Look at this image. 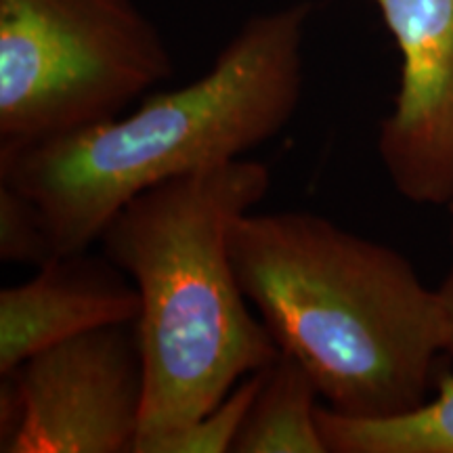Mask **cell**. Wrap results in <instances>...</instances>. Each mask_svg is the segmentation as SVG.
Listing matches in <instances>:
<instances>
[{"mask_svg": "<svg viewBox=\"0 0 453 453\" xmlns=\"http://www.w3.org/2000/svg\"><path fill=\"white\" fill-rule=\"evenodd\" d=\"M59 257L41 206L17 187L0 180V260L42 267Z\"/></svg>", "mask_w": 453, "mask_h": 453, "instance_id": "8fae6325", "label": "cell"}, {"mask_svg": "<svg viewBox=\"0 0 453 453\" xmlns=\"http://www.w3.org/2000/svg\"><path fill=\"white\" fill-rule=\"evenodd\" d=\"M311 15L307 0L252 15L194 82L124 118L0 151V180L41 206L59 257L88 250L141 191L243 157L290 124Z\"/></svg>", "mask_w": 453, "mask_h": 453, "instance_id": "3957f363", "label": "cell"}, {"mask_svg": "<svg viewBox=\"0 0 453 453\" xmlns=\"http://www.w3.org/2000/svg\"><path fill=\"white\" fill-rule=\"evenodd\" d=\"M139 311L137 286L104 252L61 254L0 290V373L81 334L134 324Z\"/></svg>", "mask_w": 453, "mask_h": 453, "instance_id": "52a82bcc", "label": "cell"}, {"mask_svg": "<svg viewBox=\"0 0 453 453\" xmlns=\"http://www.w3.org/2000/svg\"><path fill=\"white\" fill-rule=\"evenodd\" d=\"M327 453H453V372L416 410L387 418H353L317 407Z\"/></svg>", "mask_w": 453, "mask_h": 453, "instance_id": "9c48e42d", "label": "cell"}, {"mask_svg": "<svg viewBox=\"0 0 453 453\" xmlns=\"http://www.w3.org/2000/svg\"><path fill=\"white\" fill-rule=\"evenodd\" d=\"M401 53L378 154L405 200L453 202V0H372Z\"/></svg>", "mask_w": 453, "mask_h": 453, "instance_id": "8992f818", "label": "cell"}, {"mask_svg": "<svg viewBox=\"0 0 453 453\" xmlns=\"http://www.w3.org/2000/svg\"><path fill=\"white\" fill-rule=\"evenodd\" d=\"M319 388L294 357L281 353L265 378L240 430L235 453H327L317 424Z\"/></svg>", "mask_w": 453, "mask_h": 453, "instance_id": "ba28073f", "label": "cell"}, {"mask_svg": "<svg viewBox=\"0 0 453 453\" xmlns=\"http://www.w3.org/2000/svg\"><path fill=\"white\" fill-rule=\"evenodd\" d=\"M143 399L134 324L81 334L0 373V451L137 453Z\"/></svg>", "mask_w": 453, "mask_h": 453, "instance_id": "5b68a950", "label": "cell"}, {"mask_svg": "<svg viewBox=\"0 0 453 453\" xmlns=\"http://www.w3.org/2000/svg\"><path fill=\"white\" fill-rule=\"evenodd\" d=\"M447 208H449L451 219H453V202H451ZM451 242H453V229H451ZM439 294H441V300H443V304H445L447 321H449V340H447V350H445V355L449 357V361H451V372H453V267L449 269V273H447L443 283H441Z\"/></svg>", "mask_w": 453, "mask_h": 453, "instance_id": "7c38bea8", "label": "cell"}, {"mask_svg": "<svg viewBox=\"0 0 453 453\" xmlns=\"http://www.w3.org/2000/svg\"><path fill=\"white\" fill-rule=\"evenodd\" d=\"M170 73L137 0H0V151L113 120Z\"/></svg>", "mask_w": 453, "mask_h": 453, "instance_id": "277c9868", "label": "cell"}, {"mask_svg": "<svg viewBox=\"0 0 453 453\" xmlns=\"http://www.w3.org/2000/svg\"><path fill=\"white\" fill-rule=\"evenodd\" d=\"M231 258L277 347L334 411L387 418L428 399L449 321L403 254L315 212L250 211L231 229Z\"/></svg>", "mask_w": 453, "mask_h": 453, "instance_id": "6da1fadb", "label": "cell"}, {"mask_svg": "<svg viewBox=\"0 0 453 453\" xmlns=\"http://www.w3.org/2000/svg\"><path fill=\"white\" fill-rule=\"evenodd\" d=\"M269 187L267 164L237 157L141 191L101 231V252L133 280L141 300L137 453H156L280 355L231 258L235 220Z\"/></svg>", "mask_w": 453, "mask_h": 453, "instance_id": "7a4b0ae2", "label": "cell"}, {"mask_svg": "<svg viewBox=\"0 0 453 453\" xmlns=\"http://www.w3.org/2000/svg\"><path fill=\"white\" fill-rule=\"evenodd\" d=\"M265 378L263 370L250 373L212 411L160 443L156 453H225L234 451L254 396Z\"/></svg>", "mask_w": 453, "mask_h": 453, "instance_id": "30bf717a", "label": "cell"}]
</instances>
